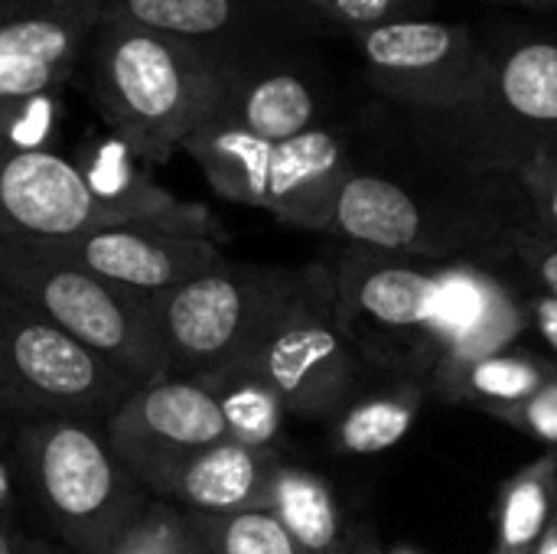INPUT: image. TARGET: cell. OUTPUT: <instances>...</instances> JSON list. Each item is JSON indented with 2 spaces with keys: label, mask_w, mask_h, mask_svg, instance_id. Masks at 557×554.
Returning <instances> with one entry per match:
<instances>
[{
  "label": "cell",
  "mask_w": 557,
  "mask_h": 554,
  "mask_svg": "<svg viewBox=\"0 0 557 554\" xmlns=\"http://www.w3.org/2000/svg\"><path fill=\"white\" fill-rule=\"evenodd\" d=\"M91 98L140 160L166 163L215 111L228 65L202 46L101 13L85 46Z\"/></svg>",
  "instance_id": "1"
},
{
  "label": "cell",
  "mask_w": 557,
  "mask_h": 554,
  "mask_svg": "<svg viewBox=\"0 0 557 554\" xmlns=\"http://www.w3.org/2000/svg\"><path fill=\"white\" fill-rule=\"evenodd\" d=\"M13 454L65 552L108 554L147 500V490L108 447L101 421H23Z\"/></svg>",
  "instance_id": "2"
},
{
  "label": "cell",
  "mask_w": 557,
  "mask_h": 554,
  "mask_svg": "<svg viewBox=\"0 0 557 554\" xmlns=\"http://www.w3.org/2000/svg\"><path fill=\"white\" fill-rule=\"evenodd\" d=\"M0 291L98 353L134 385L166 379L150 297L13 242H0Z\"/></svg>",
  "instance_id": "3"
},
{
  "label": "cell",
  "mask_w": 557,
  "mask_h": 554,
  "mask_svg": "<svg viewBox=\"0 0 557 554\" xmlns=\"http://www.w3.org/2000/svg\"><path fill=\"white\" fill-rule=\"evenodd\" d=\"M290 274L222 261L150 297L166 379L212 385L242 369Z\"/></svg>",
  "instance_id": "4"
},
{
  "label": "cell",
  "mask_w": 557,
  "mask_h": 554,
  "mask_svg": "<svg viewBox=\"0 0 557 554\" xmlns=\"http://www.w3.org/2000/svg\"><path fill=\"white\" fill-rule=\"evenodd\" d=\"M137 389L98 353L0 291V411L104 421Z\"/></svg>",
  "instance_id": "5"
},
{
  "label": "cell",
  "mask_w": 557,
  "mask_h": 554,
  "mask_svg": "<svg viewBox=\"0 0 557 554\" xmlns=\"http://www.w3.org/2000/svg\"><path fill=\"white\" fill-rule=\"evenodd\" d=\"M238 372L261 379L294 415H330L349 392L352 362L336 317V281L290 274ZM235 376V372H232Z\"/></svg>",
  "instance_id": "6"
},
{
  "label": "cell",
  "mask_w": 557,
  "mask_h": 554,
  "mask_svg": "<svg viewBox=\"0 0 557 554\" xmlns=\"http://www.w3.org/2000/svg\"><path fill=\"white\" fill-rule=\"evenodd\" d=\"M101 0H0V137L46 147L42 108L82 65Z\"/></svg>",
  "instance_id": "7"
},
{
  "label": "cell",
  "mask_w": 557,
  "mask_h": 554,
  "mask_svg": "<svg viewBox=\"0 0 557 554\" xmlns=\"http://www.w3.org/2000/svg\"><path fill=\"white\" fill-rule=\"evenodd\" d=\"M101 431L114 457L147 493H157L189 457L232 441L215 395L186 379H157L131 389L101 421Z\"/></svg>",
  "instance_id": "8"
},
{
  "label": "cell",
  "mask_w": 557,
  "mask_h": 554,
  "mask_svg": "<svg viewBox=\"0 0 557 554\" xmlns=\"http://www.w3.org/2000/svg\"><path fill=\"white\" fill-rule=\"evenodd\" d=\"M23 245L144 297L173 291L225 261L215 238L183 235L157 225H101L72 238Z\"/></svg>",
  "instance_id": "9"
},
{
  "label": "cell",
  "mask_w": 557,
  "mask_h": 554,
  "mask_svg": "<svg viewBox=\"0 0 557 554\" xmlns=\"http://www.w3.org/2000/svg\"><path fill=\"white\" fill-rule=\"evenodd\" d=\"M111 225L75 160L0 137V242H59Z\"/></svg>",
  "instance_id": "10"
},
{
  "label": "cell",
  "mask_w": 557,
  "mask_h": 554,
  "mask_svg": "<svg viewBox=\"0 0 557 554\" xmlns=\"http://www.w3.org/2000/svg\"><path fill=\"white\" fill-rule=\"evenodd\" d=\"M281 457L271 447L222 441L180 464L160 487L157 500L202 519H228L268 509Z\"/></svg>",
  "instance_id": "11"
},
{
  "label": "cell",
  "mask_w": 557,
  "mask_h": 554,
  "mask_svg": "<svg viewBox=\"0 0 557 554\" xmlns=\"http://www.w3.org/2000/svg\"><path fill=\"white\" fill-rule=\"evenodd\" d=\"M140 160L111 134V140L88 144L75 160L85 183L98 196L111 225H157L183 235L219 238V225L202 202L176 199L170 189L153 183Z\"/></svg>",
  "instance_id": "12"
},
{
  "label": "cell",
  "mask_w": 557,
  "mask_h": 554,
  "mask_svg": "<svg viewBox=\"0 0 557 554\" xmlns=\"http://www.w3.org/2000/svg\"><path fill=\"white\" fill-rule=\"evenodd\" d=\"M434 278L437 304L428 330L450 349L457 369L496 356L522 330L519 310L490 278L470 268H447Z\"/></svg>",
  "instance_id": "13"
},
{
  "label": "cell",
  "mask_w": 557,
  "mask_h": 554,
  "mask_svg": "<svg viewBox=\"0 0 557 554\" xmlns=\"http://www.w3.org/2000/svg\"><path fill=\"white\" fill-rule=\"evenodd\" d=\"M339 170L343 147L330 131L310 127L297 137H287L271 147L261 209L294 225L323 229L333 222V206L343 186Z\"/></svg>",
  "instance_id": "14"
},
{
  "label": "cell",
  "mask_w": 557,
  "mask_h": 554,
  "mask_svg": "<svg viewBox=\"0 0 557 554\" xmlns=\"http://www.w3.org/2000/svg\"><path fill=\"white\" fill-rule=\"evenodd\" d=\"M434 304L437 278L405 264H375L372 258L352 255L336 281V317L343 330L356 320L385 330L431 327Z\"/></svg>",
  "instance_id": "15"
},
{
  "label": "cell",
  "mask_w": 557,
  "mask_h": 554,
  "mask_svg": "<svg viewBox=\"0 0 557 554\" xmlns=\"http://www.w3.org/2000/svg\"><path fill=\"white\" fill-rule=\"evenodd\" d=\"M209 118H222L268 144H281L313 127L317 98L297 72L255 69L242 59L238 65H228L219 104Z\"/></svg>",
  "instance_id": "16"
},
{
  "label": "cell",
  "mask_w": 557,
  "mask_h": 554,
  "mask_svg": "<svg viewBox=\"0 0 557 554\" xmlns=\"http://www.w3.org/2000/svg\"><path fill=\"white\" fill-rule=\"evenodd\" d=\"M108 16L202 46L225 65L248 59L245 0H101Z\"/></svg>",
  "instance_id": "17"
},
{
  "label": "cell",
  "mask_w": 557,
  "mask_h": 554,
  "mask_svg": "<svg viewBox=\"0 0 557 554\" xmlns=\"http://www.w3.org/2000/svg\"><path fill=\"white\" fill-rule=\"evenodd\" d=\"M271 147L274 144H268L222 118H206L183 140L180 150L196 160V167L202 170V176L215 196L261 209Z\"/></svg>",
  "instance_id": "18"
},
{
  "label": "cell",
  "mask_w": 557,
  "mask_h": 554,
  "mask_svg": "<svg viewBox=\"0 0 557 554\" xmlns=\"http://www.w3.org/2000/svg\"><path fill=\"white\" fill-rule=\"evenodd\" d=\"M356 245L379 251H405L421 235V212L414 199L379 176H346L333 206V222Z\"/></svg>",
  "instance_id": "19"
},
{
  "label": "cell",
  "mask_w": 557,
  "mask_h": 554,
  "mask_svg": "<svg viewBox=\"0 0 557 554\" xmlns=\"http://www.w3.org/2000/svg\"><path fill=\"white\" fill-rule=\"evenodd\" d=\"M268 513L307 554H352L333 490L304 467H277Z\"/></svg>",
  "instance_id": "20"
},
{
  "label": "cell",
  "mask_w": 557,
  "mask_h": 554,
  "mask_svg": "<svg viewBox=\"0 0 557 554\" xmlns=\"http://www.w3.org/2000/svg\"><path fill=\"white\" fill-rule=\"evenodd\" d=\"M557 490V457H542L529 464L503 496L499 513V545L496 554H532L539 549L548 522H552V500Z\"/></svg>",
  "instance_id": "21"
},
{
  "label": "cell",
  "mask_w": 557,
  "mask_h": 554,
  "mask_svg": "<svg viewBox=\"0 0 557 554\" xmlns=\"http://www.w3.org/2000/svg\"><path fill=\"white\" fill-rule=\"evenodd\" d=\"M206 389L215 395L232 441L274 451V441H277L284 415H287L284 402L274 395V389H268L261 379H255L248 372L225 376Z\"/></svg>",
  "instance_id": "22"
},
{
  "label": "cell",
  "mask_w": 557,
  "mask_h": 554,
  "mask_svg": "<svg viewBox=\"0 0 557 554\" xmlns=\"http://www.w3.org/2000/svg\"><path fill=\"white\" fill-rule=\"evenodd\" d=\"M418 398L414 395H385L352 405L339 424L336 441L346 454H379L395 447L414 424Z\"/></svg>",
  "instance_id": "23"
},
{
  "label": "cell",
  "mask_w": 557,
  "mask_h": 554,
  "mask_svg": "<svg viewBox=\"0 0 557 554\" xmlns=\"http://www.w3.org/2000/svg\"><path fill=\"white\" fill-rule=\"evenodd\" d=\"M503 95L525 118L557 121V46L519 49L503 69Z\"/></svg>",
  "instance_id": "24"
},
{
  "label": "cell",
  "mask_w": 557,
  "mask_h": 554,
  "mask_svg": "<svg viewBox=\"0 0 557 554\" xmlns=\"http://www.w3.org/2000/svg\"><path fill=\"white\" fill-rule=\"evenodd\" d=\"M450 52V29L441 23H388L366 36V56L379 69H428Z\"/></svg>",
  "instance_id": "25"
},
{
  "label": "cell",
  "mask_w": 557,
  "mask_h": 554,
  "mask_svg": "<svg viewBox=\"0 0 557 554\" xmlns=\"http://www.w3.org/2000/svg\"><path fill=\"white\" fill-rule=\"evenodd\" d=\"M193 519L219 554H307L268 509L228 519Z\"/></svg>",
  "instance_id": "26"
},
{
  "label": "cell",
  "mask_w": 557,
  "mask_h": 554,
  "mask_svg": "<svg viewBox=\"0 0 557 554\" xmlns=\"http://www.w3.org/2000/svg\"><path fill=\"white\" fill-rule=\"evenodd\" d=\"M463 372H467V385L473 389V395L493 398V402H519L522 405L545 385L542 372L532 362L503 356V353L486 356V359L467 366Z\"/></svg>",
  "instance_id": "27"
},
{
  "label": "cell",
  "mask_w": 557,
  "mask_h": 554,
  "mask_svg": "<svg viewBox=\"0 0 557 554\" xmlns=\"http://www.w3.org/2000/svg\"><path fill=\"white\" fill-rule=\"evenodd\" d=\"M519 418L532 434L557 444V385H542L532 398H525Z\"/></svg>",
  "instance_id": "28"
},
{
  "label": "cell",
  "mask_w": 557,
  "mask_h": 554,
  "mask_svg": "<svg viewBox=\"0 0 557 554\" xmlns=\"http://www.w3.org/2000/svg\"><path fill=\"white\" fill-rule=\"evenodd\" d=\"M323 3L346 23H375L392 7V0H323Z\"/></svg>",
  "instance_id": "29"
},
{
  "label": "cell",
  "mask_w": 557,
  "mask_h": 554,
  "mask_svg": "<svg viewBox=\"0 0 557 554\" xmlns=\"http://www.w3.org/2000/svg\"><path fill=\"white\" fill-rule=\"evenodd\" d=\"M173 554H219L212 549V542L202 535V529L196 526V519L186 513V526H183V532H180V539H176V549Z\"/></svg>",
  "instance_id": "30"
},
{
  "label": "cell",
  "mask_w": 557,
  "mask_h": 554,
  "mask_svg": "<svg viewBox=\"0 0 557 554\" xmlns=\"http://www.w3.org/2000/svg\"><path fill=\"white\" fill-rule=\"evenodd\" d=\"M535 323H539L542 336L552 343V349L557 353V297H542L535 304Z\"/></svg>",
  "instance_id": "31"
},
{
  "label": "cell",
  "mask_w": 557,
  "mask_h": 554,
  "mask_svg": "<svg viewBox=\"0 0 557 554\" xmlns=\"http://www.w3.org/2000/svg\"><path fill=\"white\" fill-rule=\"evenodd\" d=\"M13 509H16L13 477H10V467H7L3 457H0V526H3V529H7V522L13 519Z\"/></svg>",
  "instance_id": "32"
},
{
  "label": "cell",
  "mask_w": 557,
  "mask_h": 554,
  "mask_svg": "<svg viewBox=\"0 0 557 554\" xmlns=\"http://www.w3.org/2000/svg\"><path fill=\"white\" fill-rule=\"evenodd\" d=\"M16 552L20 554H72V552H65L59 542H46V539H16Z\"/></svg>",
  "instance_id": "33"
},
{
  "label": "cell",
  "mask_w": 557,
  "mask_h": 554,
  "mask_svg": "<svg viewBox=\"0 0 557 554\" xmlns=\"http://www.w3.org/2000/svg\"><path fill=\"white\" fill-rule=\"evenodd\" d=\"M539 274H542V281L548 284L552 297H557V251H548V255L539 261Z\"/></svg>",
  "instance_id": "34"
},
{
  "label": "cell",
  "mask_w": 557,
  "mask_h": 554,
  "mask_svg": "<svg viewBox=\"0 0 557 554\" xmlns=\"http://www.w3.org/2000/svg\"><path fill=\"white\" fill-rule=\"evenodd\" d=\"M532 554H557V516H552V522H548V529H545L539 549Z\"/></svg>",
  "instance_id": "35"
},
{
  "label": "cell",
  "mask_w": 557,
  "mask_h": 554,
  "mask_svg": "<svg viewBox=\"0 0 557 554\" xmlns=\"http://www.w3.org/2000/svg\"><path fill=\"white\" fill-rule=\"evenodd\" d=\"M0 554H20L16 552V539L10 535V529L0 526Z\"/></svg>",
  "instance_id": "36"
},
{
  "label": "cell",
  "mask_w": 557,
  "mask_h": 554,
  "mask_svg": "<svg viewBox=\"0 0 557 554\" xmlns=\"http://www.w3.org/2000/svg\"><path fill=\"white\" fill-rule=\"evenodd\" d=\"M552 216L557 219V189H555V196H552Z\"/></svg>",
  "instance_id": "37"
},
{
  "label": "cell",
  "mask_w": 557,
  "mask_h": 554,
  "mask_svg": "<svg viewBox=\"0 0 557 554\" xmlns=\"http://www.w3.org/2000/svg\"><path fill=\"white\" fill-rule=\"evenodd\" d=\"M352 554H379V552H352ZM395 554H411V552H395Z\"/></svg>",
  "instance_id": "38"
},
{
  "label": "cell",
  "mask_w": 557,
  "mask_h": 554,
  "mask_svg": "<svg viewBox=\"0 0 557 554\" xmlns=\"http://www.w3.org/2000/svg\"><path fill=\"white\" fill-rule=\"evenodd\" d=\"M555 457H557V454H555ZM555 496H557V490H555ZM555 516H557V513H555Z\"/></svg>",
  "instance_id": "39"
}]
</instances>
